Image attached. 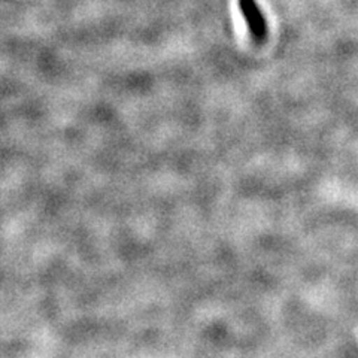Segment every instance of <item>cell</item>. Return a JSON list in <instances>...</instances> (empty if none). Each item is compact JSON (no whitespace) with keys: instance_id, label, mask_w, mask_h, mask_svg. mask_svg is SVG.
Listing matches in <instances>:
<instances>
[{"instance_id":"1","label":"cell","mask_w":358,"mask_h":358,"mask_svg":"<svg viewBox=\"0 0 358 358\" xmlns=\"http://www.w3.org/2000/svg\"><path fill=\"white\" fill-rule=\"evenodd\" d=\"M241 13L246 21V26L257 43H263L267 36V22L255 0H239Z\"/></svg>"}]
</instances>
